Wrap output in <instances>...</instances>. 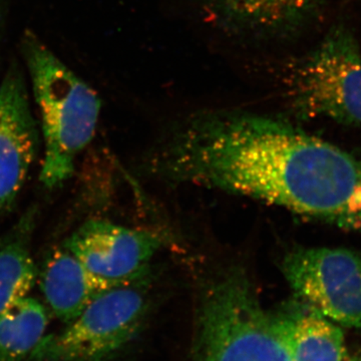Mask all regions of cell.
I'll list each match as a JSON object with an SVG mask.
<instances>
[{"label":"cell","instance_id":"13","mask_svg":"<svg viewBox=\"0 0 361 361\" xmlns=\"http://www.w3.org/2000/svg\"><path fill=\"white\" fill-rule=\"evenodd\" d=\"M343 361H361V353L353 356H348Z\"/></svg>","mask_w":361,"mask_h":361},{"label":"cell","instance_id":"11","mask_svg":"<svg viewBox=\"0 0 361 361\" xmlns=\"http://www.w3.org/2000/svg\"><path fill=\"white\" fill-rule=\"evenodd\" d=\"M35 218L37 210L30 209L0 237V313L27 296L37 282L39 268L32 252Z\"/></svg>","mask_w":361,"mask_h":361},{"label":"cell","instance_id":"7","mask_svg":"<svg viewBox=\"0 0 361 361\" xmlns=\"http://www.w3.org/2000/svg\"><path fill=\"white\" fill-rule=\"evenodd\" d=\"M20 73L0 85V213L20 196L39 148V132Z\"/></svg>","mask_w":361,"mask_h":361},{"label":"cell","instance_id":"4","mask_svg":"<svg viewBox=\"0 0 361 361\" xmlns=\"http://www.w3.org/2000/svg\"><path fill=\"white\" fill-rule=\"evenodd\" d=\"M287 94L303 118L361 126V54L353 35L336 28L299 59L289 73Z\"/></svg>","mask_w":361,"mask_h":361},{"label":"cell","instance_id":"3","mask_svg":"<svg viewBox=\"0 0 361 361\" xmlns=\"http://www.w3.org/2000/svg\"><path fill=\"white\" fill-rule=\"evenodd\" d=\"M146 278L97 294L58 334L44 336L26 361H109L134 341L148 312Z\"/></svg>","mask_w":361,"mask_h":361},{"label":"cell","instance_id":"8","mask_svg":"<svg viewBox=\"0 0 361 361\" xmlns=\"http://www.w3.org/2000/svg\"><path fill=\"white\" fill-rule=\"evenodd\" d=\"M322 0H208L211 20L232 35L280 39L298 32Z\"/></svg>","mask_w":361,"mask_h":361},{"label":"cell","instance_id":"6","mask_svg":"<svg viewBox=\"0 0 361 361\" xmlns=\"http://www.w3.org/2000/svg\"><path fill=\"white\" fill-rule=\"evenodd\" d=\"M63 246L104 289L146 278L161 246L155 233L92 219L71 233Z\"/></svg>","mask_w":361,"mask_h":361},{"label":"cell","instance_id":"10","mask_svg":"<svg viewBox=\"0 0 361 361\" xmlns=\"http://www.w3.org/2000/svg\"><path fill=\"white\" fill-rule=\"evenodd\" d=\"M292 361H343L348 357L341 326L308 307L305 312L276 315Z\"/></svg>","mask_w":361,"mask_h":361},{"label":"cell","instance_id":"12","mask_svg":"<svg viewBox=\"0 0 361 361\" xmlns=\"http://www.w3.org/2000/svg\"><path fill=\"white\" fill-rule=\"evenodd\" d=\"M49 312L37 299L23 297L0 313V361H23L44 338Z\"/></svg>","mask_w":361,"mask_h":361},{"label":"cell","instance_id":"5","mask_svg":"<svg viewBox=\"0 0 361 361\" xmlns=\"http://www.w3.org/2000/svg\"><path fill=\"white\" fill-rule=\"evenodd\" d=\"M282 271L308 307L341 325L361 330V257L339 248L296 249Z\"/></svg>","mask_w":361,"mask_h":361},{"label":"cell","instance_id":"1","mask_svg":"<svg viewBox=\"0 0 361 361\" xmlns=\"http://www.w3.org/2000/svg\"><path fill=\"white\" fill-rule=\"evenodd\" d=\"M23 49L44 137L39 179L56 189L73 176L78 157L94 139L101 99L35 35H26Z\"/></svg>","mask_w":361,"mask_h":361},{"label":"cell","instance_id":"9","mask_svg":"<svg viewBox=\"0 0 361 361\" xmlns=\"http://www.w3.org/2000/svg\"><path fill=\"white\" fill-rule=\"evenodd\" d=\"M37 281L49 311L66 324L77 318L97 294L106 290L63 246L45 259Z\"/></svg>","mask_w":361,"mask_h":361},{"label":"cell","instance_id":"2","mask_svg":"<svg viewBox=\"0 0 361 361\" xmlns=\"http://www.w3.org/2000/svg\"><path fill=\"white\" fill-rule=\"evenodd\" d=\"M194 361H292L276 315L241 272L227 273L202 301Z\"/></svg>","mask_w":361,"mask_h":361}]
</instances>
